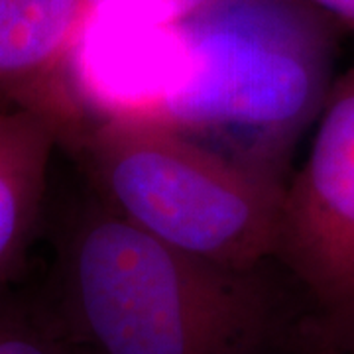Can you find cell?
Instances as JSON below:
<instances>
[{
	"instance_id": "obj_10",
	"label": "cell",
	"mask_w": 354,
	"mask_h": 354,
	"mask_svg": "<svg viewBox=\"0 0 354 354\" xmlns=\"http://www.w3.org/2000/svg\"><path fill=\"white\" fill-rule=\"evenodd\" d=\"M341 28L354 32V0H309Z\"/></svg>"
},
{
	"instance_id": "obj_6",
	"label": "cell",
	"mask_w": 354,
	"mask_h": 354,
	"mask_svg": "<svg viewBox=\"0 0 354 354\" xmlns=\"http://www.w3.org/2000/svg\"><path fill=\"white\" fill-rule=\"evenodd\" d=\"M87 18V0H0V99L48 120L67 144L85 128L65 69Z\"/></svg>"
},
{
	"instance_id": "obj_7",
	"label": "cell",
	"mask_w": 354,
	"mask_h": 354,
	"mask_svg": "<svg viewBox=\"0 0 354 354\" xmlns=\"http://www.w3.org/2000/svg\"><path fill=\"white\" fill-rule=\"evenodd\" d=\"M57 142L48 120L0 99V286L30 241Z\"/></svg>"
},
{
	"instance_id": "obj_4",
	"label": "cell",
	"mask_w": 354,
	"mask_h": 354,
	"mask_svg": "<svg viewBox=\"0 0 354 354\" xmlns=\"http://www.w3.org/2000/svg\"><path fill=\"white\" fill-rule=\"evenodd\" d=\"M315 122L309 156L286 183L274 256L311 291L330 339L354 351V59Z\"/></svg>"
},
{
	"instance_id": "obj_8",
	"label": "cell",
	"mask_w": 354,
	"mask_h": 354,
	"mask_svg": "<svg viewBox=\"0 0 354 354\" xmlns=\"http://www.w3.org/2000/svg\"><path fill=\"white\" fill-rule=\"evenodd\" d=\"M0 354H69L64 344L26 317L0 307Z\"/></svg>"
},
{
	"instance_id": "obj_2",
	"label": "cell",
	"mask_w": 354,
	"mask_h": 354,
	"mask_svg": "<svg viewBox=\"0 0 354 354\" xmlns=\"http://www.w3.org/2000/svg\"><path fill=\"white\" fill-rule=\"evenodd\" d=\"M69 295L85 354H254L266 330L246 274L179 252L111 209L77 232Z\"/></svg>"
},
{
	"instance_id": "obj_3",
	"label": "cell",
	"mask_w": 354,
	"mask_h": 354,
	"mask_svg": "<svg viewBox=\"0 0 354 354\" xmlns=\"http://www.w3.org/2000/svg\"><path fill=\"white\" fill-rule=\"evenodd\" d=\"M69 146L83 156L111 211L156 241L241 274L276 250L288 179L150 118L93 122Z\"/></svg>"
},
{
	"instance_id": "obj_1",
	"label": "cell",
	"mask_w": 354,
	"mask_h": 354,
	"mask_svg": "<svg viewBox=\"0 0 354 354\" xmlns=\"http://www.w3.org/2000/svg\"><path fill=\"white\" fill-rule=\"evenodd\" d=\"M167 26L176 62L160 122L288 179L337 77L341 26L309 0H205Z\"/></svg>"
},
{
	"instance_id": "obj_9",
	"label": "cell",
	"mask_w": 354,
	"mask_h": 354,
	"mask_svg": "<svg viewBox=\"0 0 354 354\" xmlns=\"http://www.w3.org/2000/svg\"><path fill=\"white\" fill-rule=\"evenodd\" d=\"M205 0H87L88 14H127L171 24L201 6Z\"/></svg>"
},
{
	"instance_id": "obj_5",
	"label": "cell",
	"mask_w": 354,
	"mask_h": 354,
	"mask_svg": "<svg viewBox=\"0 0 354 354\" xmlns=\"http://www.w3.org/2000/svg\"><path fill=\"white\" fill-rule=\"evenodd\" d=\"M174 62L167 24L88 14L67 59L65 87L85 127L111 118L160 120Z\"/></svg>"
}]
</instances>
